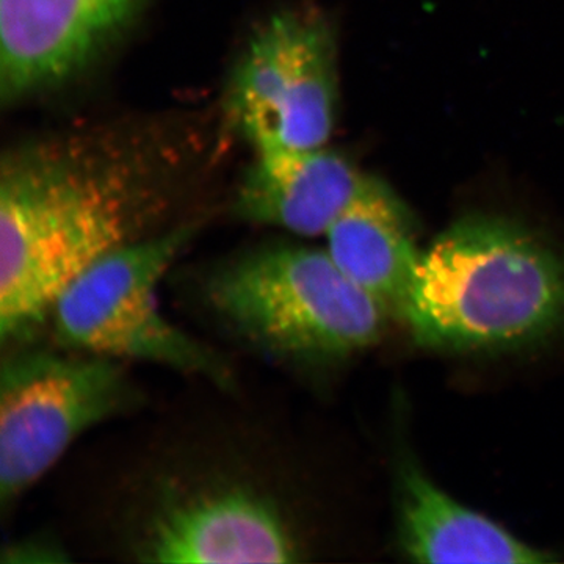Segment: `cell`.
Segmentation results:
<instances>
[{
    "label": "cell",
    "instance_id": "7",
    "mask_svg": "<svg viewBox=\"0 0 564 564\" xmlns=\"http://www.w3.org/2000/svg\"><path fill=\"white\" fill-rule=\"evenodd\" d=\"M135 554L143 563H293L300 545L272 500L218 485L162 499L144 521Z\"/></svg>",
    "mask_w": 564,
    "mask_h": 564
},
{
    "label": "cell",
    "instance_id": "1",
    "mask_svg": "<svg viewBox=\"0 0 564 564\" xmlns=\"http://www.w3.org/2000/svg\"><path fill=\"white\" fill-rule=\"evenodd\" d=\"M151 214L124 162L74 148L14 152L0 180V339H25L88 267L139 239Z\"/></svg>",
    "mask_w": 564,
    "mask_h": 564
},
{
    "label": "cell",
    "instance_id": "6",
    "mask_svg": "<svg viewBox=\"0 0 564 564\" xmlns=\"http://www.w3.org/2000/svg\"><path fill=\"white\" fill-rule=\"evenodd\" d=\"M337 102L336 40L314 13L273 14L248 43L228 110L256 152L325 147Z\"/></svg>",
    "mask_w": 564,
    "mask_h": 564
},
{
    "label": "cell",
    "instance_id": "2",
    "mask_svg": "<svg viewBox=\"0 0 564 564\" xmlns=\"http://www.w3.org/2000/svg\"><path fill=\"white\" fill-rule=\"evenodd\" d=\"M399 314L437 350L536 343L564 325V261L513 220L466 215L422 252Z\"/></svg>",
    "mask_w": 564,
    "mask_h": 564
},
{
    "label": "cell",
    "instance_id": "11",
    "mask_svg": "<svg viewBox=\"0 0 564 564\" xmlns=\"http://www.w3.org/2000/svg\"><path fill=\"white\" fill-rule=\"evenodd\" d=\"M399 543L417 563L555 562L554 555L456 502L411 463L399 470Z\"/></svg>",
    "mask_w": 564,
    "mask_h": 564
},
{
    "label": "cell",
    "instance_id": "10",
    "mask_svg": "<svg viewBox=\"0 0 564 564\" xmlns=\"http://www.w3.org/2000/svg\"><path fill=\"white\" fill-rule=\"evenodd\" d=\"M326 239L334 263L386 310L399 314L422 256L402 199L383 181L362 176Z\"/></svg>",
    "mask_w": 564,
    "mask_h": 564
},
{
    "label": "cell",
    "instance_id": "9",
    "mask_svg": "<svg viewBox=\"0 0 564 564\" xmlns=\"http://www.w3.org/2000/svg\"><path fill=\"white\" fill-rule=\"evenodd\" d=\"M361 180L344 155L325 147L256 152L236 210L245 220L295 236H326Z\"/></svg>",
    "mask_w": 564,
    "mask_h": 564
},
{
    "label": "cell",
    "instance_id": "5",
    "mask_svg": "<svg viewBox=\"0 0 564 564\" xmlns=\"http://www.w3.org/2000/svg\"><path fill=\"white\" fill-rule=\"evenodd\" d=\"M117 359L14 352L0 370V502L7 507L54 466L69 445L135 404Z\"/></svg>",
    "mask_w": 564,
    "mask_h": 564
},
{
    "label": "cell",
    "instance_id": "4",
    "mask_svg": "<svg viewBox=\"0 0 564 564\" xmlns=\"http://www.w3.org/2000/svg\"><path fill=\"white\" fill-rule=\"evenodd\" d=\"M192 236L185 226L137 239L88 267L52 306L58 344L88 355L159 364L228 388V364L166 321L158 303L159 281Z\"/></svg>",
    "mask_w": 564,
    "mask_h": 564
},
{
    "label": "cell",
    "instance_id": "3",
    "mask_svg": "<svg viewBox=\"0 0 564 564\" xmlns=\"http://www.w3.org/2000/svg\"><path fill=\"white\" fill-rule=\"evenodd\" d=\"M207 302L248 343L296 361H334L380 339L388 310L326 250L272 245L220 267Z\"/></svg>",
    "mask_w": 564,
    "mask_h": 564
},
{
    "label": "cell",
    "instance_id": "12",
    "mask_svg": "<svg viewBox=\"0 0 564 564\" xmlns=\"http://www.w3.org/2000/svg\"><path fill=\"white\" fill-rule=\"evenodd\" d=\"M66 562L63 549L46 540H29L11 545L3 554L2 563H62Z\"/></svg>",
    "mask_w": 564,
    "mask_h": 564
},
{
    "label": "cell",
    "instance_id": "8",
    "mask_svg": "<svg viewBox=\"0 0 564 564\" xmlns=\"http://www.w3.org/2000/svg\"><path fill=\"white\" fill-rule=\"evenodd\" d=\"M141 0H0L3 101L61 84L87 65Z\"/></svg>",
    "mask_w": 564,
    "mask_h": 564
}]
</instances>
